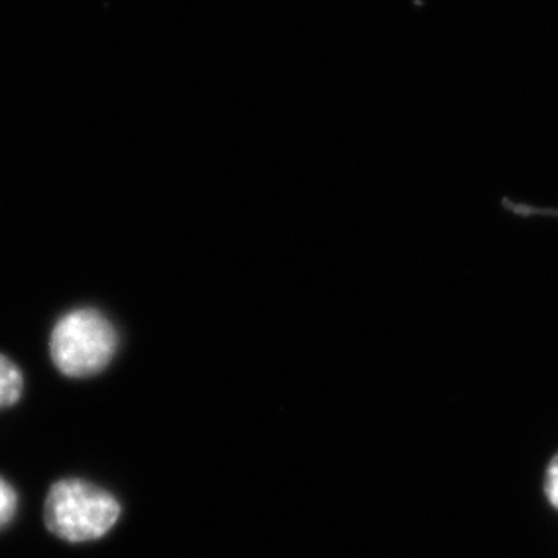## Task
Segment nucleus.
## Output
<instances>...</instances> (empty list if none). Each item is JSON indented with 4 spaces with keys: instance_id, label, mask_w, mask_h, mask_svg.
<instances>
[{
    "instance_id": "39448f33",
    "label": "nucleus",
    "mask_w": 558,
    "mask_h": 558,
    "mask_svg": "<svg viewBox=\"0 0 558 558\" xmlns=\"http://www.w3.org/2000/svg\"><path fill=\"white\" fill-rule=\"evenodd\" d=\"M544 490H546V497H548L551 506L558 511V453L551 459V463L548 464V470H546Z\"/></svg>"
},
{
    "instance_id": "f257e3e1",
    "label": "nucleus",
    "mask_w": 558,
    "mask_h": 558,
    "mask_svg": "<svg viewBox=\"0 0 558 558\" xmlns=\"http://www.w3.org/2000/svg\"><path fill=\"white\" fill-rule=\"evenodd\" d=\"M122 513L117 497L82 480L54 483L46 499V526L68 543H89L106 535Z\"/></svg>"
},
{
    "instance_id": "7ed1b4c3",
    "label": "nucleus",
    "mask_w": 558,
    "mask_h": 558,
    "mask_svg": "<svg viewBox=\"0 0 558 558\" xmlns=\"http://www.w3.org/2000/svg\"><path fill=\"white\" fill-rule=\"evenodd\" d=\"M24 378L10 359L0 354V409L15 405L21 400Z\"/></svg>"
},
{
    "instance_id": "20e7f679",
    "label": "nucleus",
    "mask_w": 558,
    "mask_h": 558,
    "mask_svg": "<svg viewBox=\"0 0 558 558\" xmlns=\"http://www.w3.org/2000/svg\"><path fill=\"white\" fill-rule=\"evenodd\" d=\"M16 510V494L2 477H0V527H4L13 519Z\"/></svg>"
},
{
    "instance_id": "f03ea898",
    "label": "nucleus",
    "mask_w": 558,
    "mask_h": 558,
    "mask_svg": "<svg viewBox=\"0 0 558 558\" xmlns=\"http://www.w3.org/2000/svg\"><path fill=\"white\" fill-rule=\"evenodd\" d=\"M118 332L96 310H76L62 316L51 332V359L71 378L95 376L111 364Z\"/></svg>"
}]
</instances>
